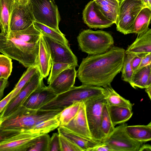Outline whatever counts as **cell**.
<instances>
[{
    "mask_svg": "<svg viewBox=\"0 0 151 151\" xmlns=\"http://www.w3.org/2000/svg\"><path fill=\"white\" fill-rule=\"evenodd\" d=\"M125 55L123 48L114 46L105 53L89 55L83 59L77 77L82 84L104 88L111 85L121 71Z\"/></svg>",
    "mask_w": 151,
    "mask_h": 151,
    "instance_id": "obj_1",
    "label": "cell"
},
{
    "mask_svg": "<svg viewBox=\"0 0 151 151\" xmlns=\"http://www.w3.org/2000/svg\"><path fill=\"white\" fill-rule=\"evenodd\" d=\"M61 111L60 109L34 110L21 105L9 115L0 119V128L31 129L38 122L53 118Z\"/></svg>",
    "mask_w": 151,
    "mask_h": 151,
    "instance_id": "obj_2",
    "label": "cell"
},
{
    "mask_svg": "<svg viewBox=\"0 0 151 151\" xmlns=\"http://www.w3.org/2000/svg\"><path fill=\"white\" fill-rule=\"evenodd\" d=\"M39 41L34 43L7 39L0 33V52L18 61L26 68L38 67Z\"/></svg>",
    "mask_w": 151,
    "mask_h": 151,
    "instance_id": "obj_3",
    "label": "cell"
},
{
    "mask_svg": "<svg viewBox=\"0 0 151 151\" xmlns=\"http://www.w3.org/2000/svg\"><path fill=\"white\" fill-rule=\"evenodd\" d=\"M105 89L101 87L82 84L73 86L68 91L58 94L40 109L44 110L63 109L74 103L84 102L90 98L104 93Z\"/></svg>",
    "mask_w": 151,
    "mask_h": 151,
    "instance_id": "obj_4",
    "label": "cell"
},
{
    "mask_svg": "<svg viewBox=\"0 0 151 151\" xmlns=\"http://www.w3.org/2000/svg\"><path fill=\"white\" fill-rule=\"evenodd\" d=\"M82 51L89 55L102 54L113 46L114 40L109 33L102 30L93 31L89 29L81 32L77 37Z\"/></svg>",
    "mask_w": 151,
    "mask_h": 151,
    "instance_id": "obj_5",
    "label": "cell"
},
{
    "mask_svg": "<svg viewBox=\"0 0 151 151\" xmlns=\"http://www.w3.org/2000/svg\"><path fill=\"white\" fill-rule=\"evenodd\" d=\"M27 4L35 21L62 32L59 28L60 16L54 0H29Z\"/></svg>",
    "mask_w": 151,
    "mask_h": 151,
    "instance_id": "obj_6",
    "label": "cell"
},
{
    "mask_svg": "<svg viewBox=\"0 0 151 151\" xmlns=\"http://www.w3.org/2000/svg\"><path fill=\"white\" fill-rule=\"evenodd\" d=\"M145 7L140 0L120 1L115 23L117 31L124 35L133 33L135 19L140 11Z\"/></svg>",
    "mask_w": 151,
    "mask_h": 151,
    "instance_id": "obj_7",
    "label": "cell"
},
{
    "mask_svg": "<svg viewBox=\"0 0 151 151\" xmlns=\"http://www.w3.org/2000/svg\"><path fill=\"white\" fill-rule=\"evenodd\" d=\"M104 93L84 102L88 125L92 138L101 142L104 138L101 128L102 111L104 104L106 103Z\"/></svg>",
    "mask_w": 151,
    "mask_h": 151,
    "instance_id": "obj_8",
    "label": "cell"
},
{
    "mask_svg": "<svg viewBox=\"0 0 151 151\" xmlns=\"http://www.w3.org/2000/svg\"><path fill=\"white\" fill-rule=\"evenodd\" d=\"M127 124H121L105 137L101 142L108 145L113 151H138L143 143L131 138L127 132Z\"/></svg>",
    "mask_w": 151,
    "mask_h": 151,
    "instance_id": "obj_9",
    "label": "cell"
},
{
    "mask_svg": "<svg viewBox=\"0 0 151 151\" xmlns=\"http://www.w3.org/2000/svg\"><path fill=\"white\" fill-rule=\"evenodd\" d=\"M43 78L39 70L27 83L18 93L10 101L0 115V119L12 113L22 105L35 90L43 85Z\"/></svg>",
    "mask_w": 151,
    "mask_h": 151,
    "instance_id": "obj_10",
    "label": "cell"
},
{
    "mask_svg": "<svg viewBox=\"0 0 151 151\" xmlns=\"http://www.w3.org/2000/svg\"><path fill=\"white\" fill-rule=\"evenodd\" d=\"M42 134L24 130L0 143V151H28Z\"/></svg>",
    "mask_w": 151,
    "mask_h": 151,
    "instance_id": "obj_11",
    "label": "cell"
},
{
    "mask_svg": "<svg viewBox=\"0 0 151 151\" xmlns=\"http://www.w3.org/2000/svg\"><path fill=\"white\" fill-rule=\"evenodd\" d=\"M43 35L50 52L52 62L68 63L75 67L78 66L77 58L68 45Z\"/></svg>",
    "mask_w": 151,
    "mask_h": 151,
    "instance_id": "obj_12",
    "label": "cell"
},
{
    "mask_svg": "<svg viewBox=\"0 0 151 151\" xmlns=\"http://www.w3.org/2000/svg\"><path fill=\"white\" fill-rule=\"evenodd\" d=\"M34 21L28 5H22L15 0L10 17V31L25 29L32 24Z\"/></svg>",
    "mask_w": 151,
    "mask_h": 151,
    "instance_id": "obj_13",
    "label": "cell"
},
{
    "mask_svg": "<svg viewBox=\"0 0 151 151\" xmlns=\"http://www.w3.org/2000/svg\"><path fill=\"white\" fill-rule=\"evenodd\" d=\"M83 19L84 23L90 28H105L114 24L104 16L93 0L86 6L83 12Z\"/></svg>",
    "mask_w": 151,
    "mask_h": 151,
    "instance_id": "obj_14",
    "label": "cell"
},
{
    "mask_svg": "<svg viewBox=\"0 0 151 151\" xmlns=\"http://www.w3.org/2000/svg\"><path fill=\"white\" fill-rule=\"evenodd\" d=\"M57 95L49 87L44 85L34 91L22 105L29 109H38L52 100Z\"/></svg>",
    "mask_w": 151,
    "mask_h": 151,
    "instance_id": "obj_15",
    "label": "cell"
},
{
    "mask_svg": "<svg viewBox=\"0 0 151 151\" xmlns=\"http://www.w3.org/2000/svg\"><path fill=\"white\" fill-rule=\"evenodd\" d=\"M75 68L72 67L64 70L50 83L48 86L57 95L69 90L74 86L77 77Z\"/></svg>",
    "mask_w": 151,
    "mask_h": 151,
    "instance_id": "obj_16",
    "label": "cell"
},
{
    "mask_svg": "<svg viewBox=\"0 0 151 151\" xmlns=\"http://www.w3.org/2000/svg\"><path fill=\"white\" fill-rule=\"evenodd\" d=\"M63 127L81 136L93 139L88 125L84 102H82L76 116Z\"/></svg>",
    "mask_w": 151,
    "mask_h": 151,
    "instance_id": "obj_17",
    "label": "cell"
},
{
    "mask_svg": "<svg viewBox=\"0 0 151 151\" xmlns=\"http://www.w3.org/2000/svg\"><path fill=\"white\" fill-rule=\"evenodd\" d=\"M151 53V29L137 35L134 41L125 50V54L134 55Z\"/></svg>",
    "mask_w": 151,
    "mask_h": 151,
    "instance_id": "obj_18",
    "label": "cell"
},
{
    "mask_svg": "<svg viewBox=\"0 0 151 151\" xmlns=\"http://www.w3.org/2000/svg\"><path fill=\"white\" fill-rule=\"evenodd\" d=\"M52 63L50 52L43 36L41 34L39 40L38 68L43 78L46 77L49 75Z\"/></svg>",
    "mask_w": 151,
    "mask_h": 151,
    "instance_id": "obj_19",
    "label": "cell"
},
{
    "mask_svg": "<svg viewBox=\"0 0 151 151\" xmlns=\"http://www.w3.org/2000/svg\"><path fill=\"white\" fill-rule=\"evenodd\" d=\"M58 132L73 142L78 146L82 151H88L91 148L101 143L93 139L81 136L63 127H59Z\"/></svg>",
    "mask_w": 151,
    "mask_h": 151,
    "instance_id": "obj_20",
    "label": "cell"
},
{
    "mask_svg": "<svg viewBox=\"0 0 151 151\" xmlns=\"http://www.w3.org/2000/svg\"><path fill=\"white\" fill-rule=\"evenodd\" d=\"M93 0L104 16L114 24H115L118 16L120 1Z\"/></svg>",
    "mask_w": 151,
    "mask_h": 151,
    "instance_id": "obj_21",
    "label": "cell"
},
{
    "mask_svg": "<svg viewBox=\"0 0 151 151\" xmlns=\"http://www.w3.org/2000/svg\"><path fill=\"white\" fill-rule=\"evenodd\" d=\"M129 83L134 88L145 89L151 86V64L134 72Z\"/></svg>",
    "mask_w": 151,
    "mask_h": 151,
    "instance_id": "obj_22",
    "label": "cell"
},
{
    "mask_svg": "<svg viewBox=\"0 0 151 151\" xmlns=\"http://www.w3.org/2000/svg\"><path fill=\"white\" fill-rule=\"evenodd\" d=\"M33 24L28 28L22 30L10 31L5 36L7 39H14L29 43H34L39 41L41 35Z\"/></svg>",
    "mask_w": 151,
    "mask_h": 151,
    "instance_id": "obj_23",
    "label": "cell"
},
{
    "mask_svg": "<svg viewBox=\"0 0 151 151\" xmlns=\"http://www.w3.org/2000/svg\"><path fill=\"white\" fill-rule=\"evenodd\" d=\"M125 129L129 136L136 141L144 143L151 140V122L146 125H127Z\"/></svg>",
    "mask_w": 151,
    "mask_h": 151,
    "instance_id": "obj_24",
    "label": "cell"
},
{
    "mask_svg": "<svg viewBox=\"0 0 151 151\" xmlns=\"http://www.w3.org/2000/svg\"><path fill=\"white\" fill-rule=\"evenodd\" d=\"M15 1L0 0V28L5 36L10 32V19Z\"/></svg>",
    "mask_w": 151,
    "mask_h": 151,
    "instance_id": "obj_25",
    "label": "cell"
},
{
    "mask_svg": "<svg viewBox=\"0 0 151 151\" xmlns=\"http://www.w3.org/2000/svg\"><path fill=\"white\" fill-rule=\"evenodd\" d=\"M107 105L109 114L114 127L118 124L125 123L132 116V110L128 108Z\"/></svg>",
    "mask_w": 151,
    "mask_h": 151,
    "instance_id": "obj_26",
    "label": "cell"
},
{
    "mask_svg": "<svg viewBox=\"0 0 151 151\" xmlns=\"http://www.w3.org/2000/svg\"><path fill=\"white\" fill-rule=\"evenodd\" d=\"M151 17V9L143 8L137 15L134 22L133 33L137 35L145 32L149 28Z\"/></svg>",
    "mask_w": 151,
    "mask_h": 151,
    "instance_id": "obj_27",
    "label": "cell"
},
{
    "mask_svg": "<svg viewBox=\"0 0 151 151\" xmlns=\"http://www.w3.org/2000/svg\"><path fill=\"white\" fill-rule=\"evenodd\" d=\"M104 88V94L107 104L126 107L132 110V104L129 100L124 98L117 93L111 85Z\"/></svg>",
    "mask_w": 151,
    "mask_h": 151,
    "instance_id": "obj_28",
    "label": "cell"
},
{
    "mask_svg": "<svg viewBox=\"0 0 151 151\" xmlns=\"http://www.w3.org/2000/svg\"><path fill=\"white\" fill-rule=\"evenodd\" d=\"M33 24L35 28L42 35L68 45V40L62 32H59L52 28L35 21L34 22Z\"/></svg>",
    "mask_w": 151,
    "mask_h": 151,
    "instance_id": "obj_29",
    "label": "cell"
},
{
    "mask_svg": "<svg viewBox=\"0 0 151 151\" xmlns=\"http://www.w3.org/2000/svg\"><path fill=\"white\" fill-rule=\"evenodd\" d=\"M59 114L51 118L38 122L30 130L34 133L40 134L53 131L59 126Z\"/></svg>",
    "mask_w": 151,
    "mask_h": 151,
    "instance_id": "obj_30",
    "label": "cell"
},
{
    "mask_svg": "<svg viewBox=\"0 0 151 151\" xmlns=\"http://www.w3.org/2000/svg\"><path fill=\"white\" fill-rule=\"evenodd\" d=\"M82 102L76 103L63 110L59 114V127H64L73 119L78 113Z\"/></svg>",
    "mask_w": 151,
    "mask_h": 151,
    "instance_id": "obj_31",
    "label": "cell"
},
{
    "mask_svg": "<svg viewBox=\"0 0 151 151\" xmlns=\"http://www.w3.org/2000/svg\"><path fill=\"white\" fill-rule=\"evenodd\" d=\"M101 128L104 138L110 133L115 128L111 120L107 103L104 104L103 108Z\"/></svg>",
    "mask_w": 151,
    "mask_h": 151,
    "instance_id": "obj_32",
    "label": "cell"
},
{
    "mask_svg": "<svg viewBox=\"0 0 151 151\" xmlns=\"http://www.w3.org/2000/svg\"><path fill=\"white\" fill-rule=\"evenodd\" d=\"M38 70L37 67L32 66L27 68L12 90V99L20 91L27 83Z\"/></svg>",
    "mask_w": 151,
    "mask_h": 151,
    "instance_id": "obj_33",
    "label": "cell"
},
{
    "mask_svg": "<svg viewBox=\"0 0 151 151\" xmlns=\"http://www.w3.org/2000/svg\"><path fill=\"white\" fill-rule=\"evenodd\" d=\"M134 55L132 54H125L121 71L122 79L126 82H130L134 73L131 67V61Z\"/></svg>",
    "mask_w": 151,
    "mask_h": 151,
    "instance_id": "obj_34",
    "label": "cell"
},
{
    "mask_svg": "<svg viewBox=\"0 0 151 151\" xmlns=\"http://www.w3.org/2000/svg\"><path fill=\"white\" fill-rule=\"evenodd\" d=\"M12 69V59L4 55H0V78L8 79Z\"/></svg>",
    "mask_w": 151,
    "mask_h": 151,
    "instance_id": "obj_35",
    "label": "cell"
},
{
    "mask_svg": "<svg viewBox=\"0 0 151 151\" xmlns=\"http://www.w3.org/2000/svg\"><path fill=\"white\" fill-rule=\"evenodd\" d=\"M50 138L48 133L41 135L28 151H48Z\"/></svg>",
    "mask_w": 151,
    "mask_h": 151,
    "instance_id": "obj_36",
    "label": "cell"
},
{
    "mask_svg": "<svg viewBox=\"0 0 151 151\" xmlns=\"http://www.w3.org/2000/svg\"><path fill=\"white\" fill-rule=\"evenodd\" d=\"M72 67L74 66L68 63L52 62L50 73L47 80V83L49 84L63 71Z\"/></svg>",
    "mask_w": 151,
    "mask_h": 151,
    "instance_id": "obj_37",
    "label": "cell"
},
{
    "mask_svg": "<svg viewBox=\"0 0 151 151\" xmlns=\"http://www.w3.org/2000/svg\"><path fill=\"white\" fill-rule=\"evenodd\" d=\"M59 134L61 151H82V150L73 142L63 135Z\"/></svg>",
    "mask_w": 151,
    "mask_h": 151,
    "instance_id": "obj_38",
    "label": "cell"
},
{
    "mask_svg": "<svg viewBox=\"0 0 151 151\" xmlns=\"http://www.w3.org/2000/svg\"><path fill=\"white\" fill-rule=\"evenodd\" d=\"M48 151H61L59 134L58 132L53 133L50 137Z\"/></svg>",
    "mask_w": 151,
    "mask_h": 151,
    "instance_id": "obj_39",
    "label": "cell"
},
{
    "mask_svg": "<svg viewBox=\"0 0 151 151\" xmlns=\"http://www.w3.org/2000/svg\"><path fill=\"white\" fill-rule=\"evenodd\" d=\"M24 130L0 128V143L8 139Z\"/></svg>",
    "mask_w": 151,
    "mask_h": 151,
    "instance_id": "obj_40",
    "label": "cell"
},
{
    "mask_svg": "<svg viewBox=\"0 0 151 151\" xmlns=\"http://www.w3.org/2000/svg\"><path fill=\"white\" fill-rule=\"evenodd\" d=\"M146 54H138L134 55L131 61V65L134 72L138 69L142 58Z\"/></svg>",
    "mask_w": 151,
    "mask_h": 151,
    "instance_id": "obj_41",
    "label": "cell"
},
{
    "mask_svg": "<svg viewBox=\"0 0 151 151\" xmlns=\"http://www.w3.org/2000/svg\"><path fill=\"white\" fill-rule=\"evenodd\" d=\"M88 151H113L107 144L101 142L89 150Z\"/></svg>",
    "mask_w": 151,
    "mask_h": 151,
    "instance_id": "obj_42",
    "label": "cell"
},
{
    "mask_svg": "<svg viewBox=\"0 0 151 151\" xmlns=\"http://www.w3.org/2000/svg\"><path fill=\"white\" fill-rule=\"evenodd\" d=\"M12 91L4 99L0 101V113H1L12 99Z\"/></svg>",
    "mask_w": 151,
    "mask_h": 151,
    "instance_id": "obj_43",
    "label": "cell"
},
{
    "mask_svg": "<svg viewBox=\"0 0 151 151\" xmlns=\"http://www.w3.org/2000/svg\"><path fill=\"white\" fill-rule=\"evenodd\" d=\"M151 64V53L145 55L142 58L139 68Z\"/></svg>",
    "mask_w": 151,
    "mask_h": 151,
    "instance_id": "obj_44",
    "label": "cell"
},
{
    "mask_svg": "<svg viewBox=\"0 0 151 151\" xmlns=\"http://www.w3.org/2000/svg\"><path fill=\"white\" fill-rule=\"evenodd\" d=\"M8 83V79L4 78H0V100L3 96L4 90Z\"/></svg>",
    "mask_w": 151,
    "mask_h": 151,
    "instance_id": "obj_45",
    "label": "cell"
},
{
    "mask_svg": "<svg viewBox=\"0 0 151 151\" xmlns=\"http://www.w3.org/2000/svg\"><path fill=\"white\" fill-rule=\"evenodd\" d=\"M151 146L149 144H142L140 146L138 151H151Z\"/></svg>",
    "mask_w": 151,
    "mask_h": 151,
    "instance_id": "obj_46",
    "label": "cell"
},
{
    "mask_svg": "<svg viewBox=\"0 0 151 151\" xmlns=\"http://www.w3.org/2000/svg\"><path fill=\"white\" fill-rule=\"evenodd\" d=\"M146 7L151 9V0H140Z\"/></svg>",
    "mask_w": 151,
    "mask_h": 151,
    "instance_id": "obj_47",
    "label": "cell"
},
{
    "mask_svg": "<svg viewBox=\"0 0 151 151\" xmlns=\"http://www.w3.org/2000/svg\"><path fill=\"white\" fill-rule=\"evenodd\" d=\"M145 91L147 93L150 99H151V86L145 88Z\"/></svg>",
    "mask_w": 151,
    "mask_h": 151,
    "instance_id": "obj_48",
    "label": "cell"
},
{
    "mask_svg": "<svg viewBox=\"0 0 151 151\" xmlns=\"http://www.w3.org/2000/svg\"><path fill=\"white\" fill-rule=\"evenodd\" d=\"M18 2L22 5H26L27 4L29 0H17Z\"/></svg>",
    "mask_w": 151,
    "mask_h": 151,
    "instance_id": "obj_49",
    "label": "cell"
}]
</instances>
